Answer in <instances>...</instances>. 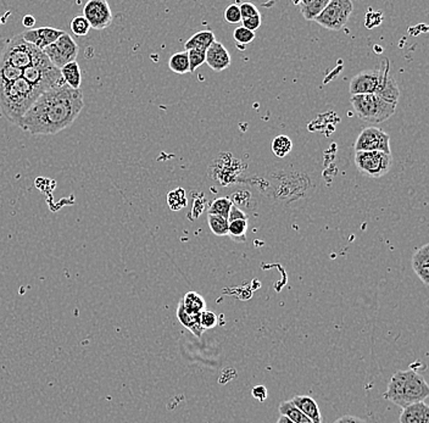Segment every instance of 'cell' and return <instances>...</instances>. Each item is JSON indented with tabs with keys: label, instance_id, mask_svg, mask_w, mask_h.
I'll use <instances>...</instances> for the list:
<instances>
[{
	"label": "cell",
	"instance_id": "cell-35",
	"mask_svg": "<svg viewBox=\"0 0 429 423\" xmlns=\"http://www.w3.org/2000/svg\"><path fill=\"white\" fill-rule=\"evenodd\" d=\"M205 52L200 50H188L189 72H194L205 63Z\"/></svg>",
	"mask_w": 429,
	"mask_h": 423
},
{
	"label": "cell",
	"instance_id": "cell-3",
	"mask_svg": "<svg viewBox=\"0 0 429 423\" xmlns=\"http://www.w3.org/2000/svg\"><path fill=\"white\" fill-rule=\"evenodd\" d=\"M428 395L429 387L424 377L416 371L408 370L392 375L383 397L403 409L416 402H424Z\"/></svg>",
	"mask_w": 429,
	"mask_h": 423
},
{
	"label": "cell",
	"instance_id": "cell-8",
	"mask_svg": "<svg viewBox=\"0 0 429 423\" xmlns=\"http://www.w3.org/2000/svg\"><path fill=\"white\" fill-rule=\"evenodd\" d=\"M355 165L360 173L368 177H382L392 168V154L382 152H357L355 154Z\"/></svg>",
	"mask_w": 429,
	"mask_h": 423
},
{
	"label": "cell",
	"instance_id": "cell-31",
	"mask_svg": "<svg viewBox=\"0 0 429 423\" xmlns=\"http://www.w3.org/2000/svg\"><path fill=\"white\" fill-rule=\"evenodd\" d=\"M208 224L210 230L214 235H228V221L227 219L216 216V215H208Z\"/></svg>",
	"mask_w": 429,
	"mask_h": 423
},
{
	"label": "cell",
	"instance_id": "cell-41",
	"mask_svg": "<svg viewBox=\"0 0 429 423\" xmlns=\"http://www.w3.org/2000/svg\"><path fill=\"white\" fill-rule=\"evenodd\" d=\"M335 423H367L365 420H362L360 417H356V416H350V415H346L343 417L338 418Z\"/></svg>",
	"mask_w": 429,
	"mask_h": 423
},
{
	"label": "cell",
	"instance_id": "cell-16",
	"mask_svg": "<svg viewBox=\"0 0 429 423\" xmlns=\"http://www.w3.org/2000/svg\"><path fill=\"white\" fill-rule=\"evenodd\" d=\"M400 423H429V406L424 402H416L403 409Z\"/></svg>",
	"mask_w": 429,
	"mask_h": 423
},
{
	"label": "cell",
	"instance_id": "cell-22",
	"mask_svg": "<svg viewBox=\"0 0 429 423\" xmlns=\"http://www.w3.org/2000/svg\"><path fill=\"white\" fill-rule=\"evenodd\" d=\"M330 0H303L298 3L301 15L308 21H315L323 11Z\"/></svg>",
	"mask_w": 429,
	"mask_h": 423
},
{
	"label": "cell",
	"instance_id": "cell-10",
	"mask_svg": "<svg viewBox=\"0 0 429 423\" xmlns=\"http://www.w3.org/2000/svg\"><path fill=\"white\" fill-rule=\"evenodd\" d=\"M355 152H390V136L377 127H367L355 141Z\"/></svg>",
	"mask_w": 429,
	"mask_h": 423
},
{
	"label": "cell",
	"instance_id": "cell-13",
	"mask_svg": "<svg viewBox=\"0 0 429 423\" xmlns=\"http://www.w3.org/2000/svg\"><path fill=\"white\" fill-rule=\"evenodd\" d=\"M63 35V31L52 27H38L36 30H26L20 33L23 41L30 43L32 46L44 50L50 44L58 41L59 37Z\"/></svg>",
	"mask_w": 429,
	"mask_h": 423
},
{
	"label": "cell",
	"instance_id": "cell-7",
	"mask_svg": "<svg viewBox=\"0 0 429 423\" xmlns=\"http://www.w3.org/2000/svg\"><path fill=\"white\" fill-rule=\"evenodd\" d=\"M352 10L354 6L350 0H330L315 21L330 31H339L346 26Z\"/></svg>",
	"mask_w": 429,
	"mask_h": 423
},
{
	"label": "cell",
	"instance_id": "cell-23",
	"mask_svg": "<svg viewBox=\"0 0 429 423\" xmlns=\"http://www.w3.org/2000/svg\"><path fill=\"white\" fill-rule=\"evenodd\" d=\"M181 303L183 305V308L192 315H200L205 311L206 303L205 299L200 295L199 293L188 292L186 293L183 299L181 300Z\"/></svg>",
	"mask_w": 429,
	"mask_h": 423
},
{
	"label": "cell",
	"instance_id": "cell-24",
	"mask_svg": "<svg viewBox=\"0 0 429 423\" xmlns=\"http://www.w3.org/2000/svg\"><path fill=\"white\" fill-rule=\"evenodd\" d=\"M279 413H281L282 416L288 417L289 420L293 421L294 423H312V421H311L310 418L306 417V416L294 405L292 400L281 402V405H279Z\"/></svg>",
	"mask_w": 429,
	"mask_h": 423
},
{
	"label": "cell",
	"instance_id": "cell-14",
	"mask_svg": "<svg viewBox=\"0 0 429 423\" xmlns=\"http://www.w3.org/2000/svg\"><path fill=\"white\" fill-rule=\"evenodd\" d=\"M378 86V70L357 73L350 82L351 95H375Z\"/></svg>",
	"mask_w": 429,
	"mask_h": 423
},
{
	"label": "cell",
	"instance_id": "cell-26",
	"mask_svg": "<svg viewBox=\"0 0 429 423\" xmlns=\"http://www.w3.org/2000/svg\"><path fill=\"white\" fill-rule=\"evenodd\" d=\"M22 70L0 60V84H8L21 79Z\"/></svg>",
	"mask_w": 429,
	"mask_h": 423
},
{
	"label": "cell",
	"instance_id": "cell-19",
	"mask_svg": "<svg viewBox=\"0 0 429 423\" xmlns=\"http://www.w3.org/2000/svg\"><path fill=\"white\" fill-rule=\"evenodd\" d=\"M214 33L212 31H200L195 33L194 36L190 37L188 41L184 44V49L188 50H200V52H206L209 49L210 46L214 41Z\"/></svg>",
	"mask_w": 429,
	"mask_h": 423
},
{
	"label": "cell",
	"instance_id": "cell-37",
	"mask_svg": "<svg viewBox=\"0 0 429 423\" xmlns=\"http://www.w3.org/2000/svg\"><path fill=\"white\" fill-rule=\"evenodd\" d=\"M239 10H241V20L261 16L260 15V11L257 10V6L252 4V3H244V4H241V6H239Z\"/></svg>",
	"mask_w": 429,
	"mask_h": 423
},
{
	"label": "cell",
	"instance_id": "cell-30",
	"mask_svg": "<svg viewBox=\"0 0 429 423\" xmlns=\"http://www.w3.org/2000/svg\"><path fill=\"white\" fill-rule=\"evenodd\" d=\"M187 197H186V192L184 189L177 188L170 192L168 195V204L170 206V209L172 211H179V210L183 209L187 206Z\"/></svg>",
	"mask_w": 429,
	"mask_h": 423
},
{
	"label": "cell",
	"instance_id": "cell-4",
	"mask_svg": "<svg viewBox=\"0 0 429 423\" xmlns=\"http://www.w3.org/2000/svg\"><path fill=\"white\" fill-rule=\"evenodd\" d=\"M350 103L357 117L368 124H382L394 115L397 108L375 95H352Z\"/></svg>",
	"mask_w": 429,
	"mask_h": 423
},
{
	"label": "cell",
	"instance_id": "cell-11",
	"mask_svg": "<svg viewBox=\"0 0 429 423\" xmlns=\"http://www.w3.org/2000/svg\"><path fill=\"white\" fill-rule=\"evenodd\" d=\"M82 16L88 21L90 28H94L98 31L110 27L114 21L112 11L106 0H89L83 6Z\"/></svg>",
	"mask_w": 429,
	"mask_h": 423
},
{
	"label": "cell",
	"instance_id": "cell-25",
	"mask_svg": "<svg viewBox=\"0 0 429 423\" xmlns=\"http://www.w3.org/2000/svg\"><path fill=\"white\" fill-rule=\"evenodd\" d=\"M168 68H171V71L178 75H184L189 72V60L188 52H176L168 60Z\"/></svg>",
	"mask_w": 429,
	"mask_h": 423
},
{
	"label": "cell",
	"instance_id": "cell-27",
	"mask_svg": "<svg viewBox=\"0 0 429 423\" xmlns=\"http://www.w3.org/2000/svg\"><path fill=\"white\" fill-rule=\"evenodd\" d=\"M248 219H237L228 224V235L233 241L246 242Z\"/></svg>",
	"mask_w": 429,
	"mask_h": 423
},
{
	"label": "cell",
	"instance_id": "cell-42",
	"mask_svg": "<svg viewBox=\"0 0 429 423\" xmlns=\"http://www.w3.org/2000/svg\"><path fill=\"white\" fill-rule=\"evenodd\" d=\"M22 25L26 28H33L36 25V19L31 15H26L22 19Z\"/></svg>",
	"mask_w": 429,
	"mask_h": 423
},
{
	"label": "cell",
	"instance_id": "cell-6",
	"mask_svg": "<svg viewBox=\"0 0 429 423\" xmlns=\"http://www.w3.org/2000/svg\"><path fill=\"white\" fill-rule=\"evenodd\" d=\"M22 79H26L28 83L41 89L42 92H47L49 89L57 88L65 84L60 70L49 61L46 54L37 63L22 71Z\"/></svg>",
	"mask_w": 429,
	"mask_h": 423
},
{
	"label": "cell",
	"instance_id": "cell-39",
	"mask_svg": "<svg viewBox=\"0 0 429 423\" xmlns=\"http://www.w3.org/2000/svg\"><path fill=\"white\" fill-rule=\"evenodd\" d=\"M237 219H248V216H246V213L241 211L237 205L232 204L227 221H228V224H230V222H233V221H237Z\"/></svg>",
	"mask_w": 429,
	"mask_h": 423
},
{
	"label": "cell",
	"instance_id": "cell-1",
	"mask_svg": "<svg viewBox=\"0 0 429 423\" xmlns=\"http://www.w3.org/2000/svg\"><path fill=\"white\" fill-rule=\"evenodd\" d=\"M83 108L82 90L63 84L39 95L17 127L34 136L57 135L72 125Z\"/></svg>",
	"mask_w": 429,
	"mask_h": 423
},
{
	"label": "cell",
	"instance_id": "cell-15",
	"mask_svg": "<svg viewBox=\"0 0 429 423\" xmlns=\"http://www.w3.org/2000/svg\"><path fill=\"white\" fill-rule=\"evenodd\" d=\"M205 63L216 72L225 71L230 65V55L220 42H214L205 52Z\"/></svg>",
	"mask_w": 429,
	"mask_h": 423
},
{
	"label": "cell",
	"instance_id": "cell-34",
	"mask_svg": "<svg viewBox=\"0 0 429 423\" xmlns=\"http://www.w3.org/2000/svg\"><path fill=\"white\" fill-rule=\"evenodd\" d=\"M219 324V316L214 311L205 310L200 314V326L203 329L214 328Z\"/></svg>",
	"mask_w": 429,
	"mask_h": 423
},
{
	"label": "cell",
	"instance_id": "cell-33",
	"mask_svg": "<svg viewBox=\"0 0 429 423\" xmlns=\"http://www.w3.org/2000/svg\"><path fill=\"white\" fill-rule=\"evenodd\" d=\"M71 31L74 32L76 36H87L90 31V25L83 16H76L71 21Z\"/></svg>",
	"mask_w": 429,
	"mask_h": 423
},
{
	"label": "cell",
	"instance_id": "cell-29",
	"mask_svg": "<svg viewBox=\"0 0 429 423\" xmlns=\"http://www.w3.org/2000/svg\"><path fill=\"white\" fill-rule=\"evenodd\" d=\"M232 204H233L232 200L228 198L214 199V201L210 205L209 214L216 215V216H220V217H223V219H228V214H230Z\"/></svg>",
	"mask_w": 429,
	"mask_h": 423
},
{
	"label": "cell",
	"instance_id": "cell-18",
	"mask_svg": "<svg viewBox=\"0 0 429 423\" xmlns=\"http://www.w3.org/2000/svg\"><path fill=\"white\" fill-rule=\"evenodd\" d=\"M292 402L306 417L310 418L312 423H322V415L319 411V405L312 397L308 395H297L292 399Z\"/></svg>",
	"mask_w": 429,
	"mask_h": 423
},
{
	"label": "cell",
	"instance_id": "cell-40",
	"mask_svg": "<svg viewBox=\"0 0 429 423\" xmlns=\"http://www.w3.org/2000/svg\"><path fill=\"white\" fill-rule=\"evenodd\" d=\"M252 395L260 402H265L267 395H268L267 388L265 386H257V387L252 388Z\"/></svg>",
	"mask_w": 429,
	"mask_h": 423
},
{
	"label": "cell",
	"instance_id": "cell-21",
	"mask_svg": "<svg viewBox=\"0 0 429 423\" xmlns=\"http://www.w3.org/2000/svg\"><path fill=\"white\" fill-rule=\"evenodd\" d=\"M60 73H61L63 82H65V84L68 86L70 88H81V84H82V73H81V68H79V65L77 61H72V63L65 65L63 68H60Z\"/></svg>",
	"mask_w": 429,
	"mask_h": 423
},
{
	"label": "cell",
	"instance_id": "cell-5",
	"mask_svg": "<svg viewBox=\"0 0 429 423\" xmlns=\"http://www.w3.org/2000/svg\"><path fill=\"white\" fill-rule=\"evenodd\" d=\"M43 57V50L23 41L22 37L17 35L6 43L3 52L0 54V60L23 71L25 68L37 63Z\"/></svg>",
	"mask_w": 429,
	"mask_h": 423
},
{
	"label": "cell",
	"instance_id": "cell-28",
	"mask_svg": "<svg viewBox=\"0 0 429 423\" xmlns=\"http://www.w3.org/2000/svg\"><path fill=\"white\" fill-rule=\"evenodd\" d=\"M293 143L290 141L288 136H278L273 139L272 152L277 157H284L292 152Z\"/></svg>",
	"mask_w": 429,
	"mask_h": 423
},
{
	"label": "cell",
	"instance_id": "cell-32",
	"mask_svg": "<svg viewBox=\"0 0 429 423\" xmlns=\"http://www.w3.org/2000/svg\"><path fill=\"white\" fill-rule=\"evenodd\" d=\"M233 38L238 43V46L246 47V44L252 43L255 39V33L241 26L236 28L235 32H233Z\"/></svg>",
	"mask_w": 429,
	"mask_h": 423
},
{
	"label": "cell",
	"instance_id": "cell-43",
	"mask_svg": "<svg viewBox=\"0 0 429 423\" xmlns=\"http://www.w3.org/2000/svg\"><path fill=\"white\" fill-rule=\"evenodd\" d=\"M277 423H294V422L293 421H290V420H289L288 417H286V416H282V415H281V416H279V418H278Z\"/></svg>",
	"mask_w": 429,
	"mask_h": 423
},
{
	"label": "cell",
	"instance_id": "cell-12",
	"mask_svg": "<svg viewBox=\"0 0 429 423\" xmlns=\"http://www.w3.org/2000/svg\"><path fill=\"white\" fill-rule=\"evenodd\" d=\"M375 95L379 97L381 99L386 100L387 103L392 105L398 104L400 98L398 86L392 76L389 75V61L386 60L383 63L381 70H378V86Z\"/></svg>",
	"mask_w": 429,
	"mask_h": 423
},
{
	"label": "cell",
	"instance_id": "cell-9",
	"mask_svg": "<svg viewBox=\"0 0 429 423\" xmlns=\"http://www.w3.org/2000/svg\"><path fill=\"white\" fill-rule=\"evenodd\" d=\"M43 52L47 55L49 61L60 70L65 65L76 61L79 47V44L74 42L72 37L66 32H63V36L59 37L58 41H55L49 47L46 48Z\"/></svg>",
	"mask_w": 429,
	"mask_h": 423
},
{
	"label": "cell",
	"instance_id": "cell-20",
	"mask_svg": "<svg viewBox=\"0 0 429 423\" xmlns=\"http://www.w3.org/2000/svg\"><path fill=\"white\" fill-rule=\"evenodd\" d=\"M177 319L195 337H201L204 329L201 328V326H200V315L188 314L184 310L182 303H179L177 308Z\"/></svg>",
	"mask_w": 429,
	"mask_h": 423
},
{
	"label": "cell",
	"instance_id": "cell-36",
	"mask_svg": "<svg viewBox=\"0 0 429 423\" xmlns=\"http://www.w3.org/2000/svg\"><path fill=\"white\" fill-rule=\"evenodd\" d=\"M223 16H225L226 21L228 23H239L241 22V10H239V6H236V4L228 6L226 9Z\"/></svg>",
	"mask_w": 429,
	"mask_h": 423
},
{
	"label": "cell",
	"instance_id": "cell-38",
	"mask_svg": "<svg viewBox=\"0 0 429 423\" xmlns=\"http://www.w3.org/2000/svg\"><path fill=\"white\" fill-rule=\"evenodd\" d=\"M243 22V27L249 30V31L254 32L260 28L261 26V16H257V17H252V19H246V20H241Z\"/></svg>",
	"mask_w": 429,
	"mask_h": 423
},
{
	"label": "cell",
	"instance_id": "cell-2",
	"mask_svg": "<svg viewBox=\"0 0 429 423\" xmlns=\"http://www.w3.org/2000/svg\"><path fill=\"white\" fill-rule=\"evenodd\" d=\"M42 93L44 92L22 77L11 83L0 84V111L11 124L19 126L22 117Z\"/></svg>",
	"mask_w": 429,
	"mask_h": 423
},
{
	"label": "cell",
	"instance_id": "cell-17",
	"mask_svg": "<svg viewBox=\"0 0 429 423\" xmlns=\"http://www.w3.org/2000/svg\"><path fill=\"white\" fill-rule=\"evenodd\" d=\"M412 268L417 277L422 282L428 286L429 284V244H424L421 246L419 250H416L412 256Z\"/></svg>",
	"mask_w": 429,
	"mask_h": 423
}]
</instances>
